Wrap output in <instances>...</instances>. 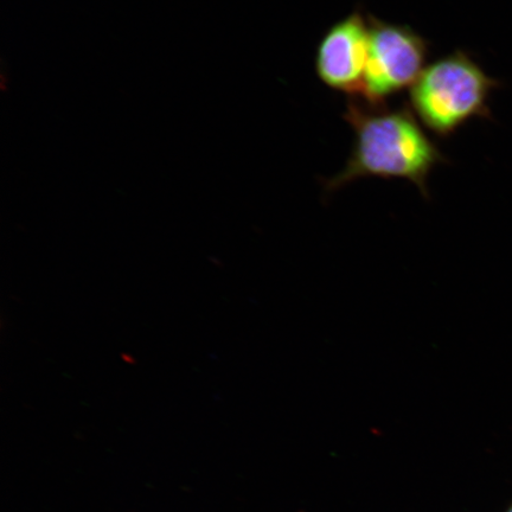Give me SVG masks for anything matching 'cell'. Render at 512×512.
<instances>
[{
    "label": "cell",
    "mask_w": 512,
    "mask_h": 512,
    "mask_svg": "<svg viewBox=\"0 0 512 512\" xmlns=\"http://www.w3.org/2000/svg\"><path fill=\"white\" fill-rule=\"evenodd\" d=\"M343 119L355 132V143L345 168L324 179L326 194H332L360 178H403L412 182L430 200L428 177L440 163H447L416 120L412 108L389 110L352 96Z\"/></svg>",
    "instance_id": "cell-1"
},
{
    "label": "cell",
    "mask_w": 512,
    "mask_h": 512,
    "mask_svg": "<svg viewBox=\"0 0 512 512\" xmlns=\"http://www.w3.org/2000/svg\"><path fill=\"white\" fill-rule=\"evenodd\" d=\"M501 86L469 53L456 50L422 70L409 98L421 123L447 138L472 119L492 120L491 94Z\"/></svg>",
    "instance_id": "cell-2"
},
{
    "label": "cell",
    "mask_w": 512,
    "mask_h": 512,
    "mask_svg": "<svg viewBox=\"0 0 512 512\" xmlns=\"http://www.w3.org/2000/svg\"><path fill=\"white\" fill-rule=\"evenodd\" d=\"M368 59L360 98L370 105H386L388 96L414 85L424 70L428 43L407 25L367 15Z\"/></svg>",
    "instance_id": "cell-3"
},
{
    "label": "cell",
    "mask_w": 512,
    "mask_h": 512,
    "mask_svg": "<svg viewBox=\"0 0 512 512\" xmlns=\"http://www.w3.org/2000/svg\"><path fill=\"white\" fill-rule=\"evenodd\" d=\"M368 19L355 10L325 32L316 54L320 81L350 98L362 94L368 59Z\"/></svg>",
    "instance_id": "cell-4"
},
{
    "label": "cell",
    "mask_w": 512,
    "mask_h": 512,
    "mask_svg": "<svg viewBox=\"0 0 512 512\" xmlns=\"http://www.w3.org/2000/svg\"><path fill=\"white\" fill-rule=\"evenodd\" d=\"M507 512H512V505H511V507L507 510Z\"/></svg>",
    "instance_id": "cell-5"
}]
</instances>
